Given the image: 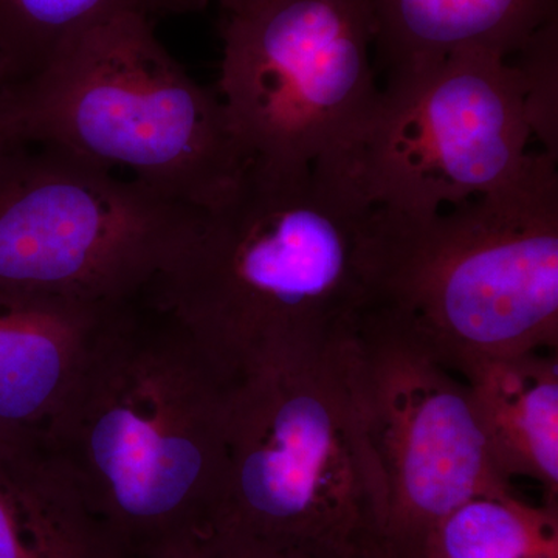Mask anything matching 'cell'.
<instances>
[{
    "instance_id": "1",
    "label": "cell",
    "mask_w": 558,
    "mask_h": 558,
    "mask_svg": "<svg viewBox=\"0 0 558 558\" xmlns=\"http://www.w3.org/2000/svg\"><path fill=\"white\" fill-rule=\"evenodd\" d=\"M234 379L145 293L106 312L49 444L120 558L211 545Z\"/></svg>"
},
{
    "instance_id": "2",
    "label": "cell",
    "mask_w": 558,
    "mask_h": 558,
    "mask_svg": "<svg viewBox=\"0 0 558 558\" xmlns=\"http://www.w3.org/2000/svg\"><path fill=\"white\" fill-rule=\"evenodd\" d=\"M363 215L312 167L253 159L145 295L234 377L329 347L369 304Z\"/></svg>"
},
{
    "instance_id": "3",
    "label": "cell",
    "mask_w": 558,
    "mask_h": 558,
    "mask_svg": "<svg viewBox=\"0 0 558 558\" xmlns=\"http://www.w3.org/2000/svg\"><path fill=\"white\" fill-rule=\"evenodd\" d=\"M531 153L508 185L409 215L365 209L366 311L457 371L472 360L558 347V171Z\"/></svg>"
},
{
    "instance_id": "4",
    "label": "cell",
    "mask_w": 558,
    "mask_h": 558,
    "mask_svg": "<svg viewBox=\"0 0 558 558\" xmlns=\"http://www.w3.org/2000/svg\"><path fill=\"white\" fill-rule=\"evenodd\" d=\"M347 337L234 379L215 545L269 558L379 557L387 492Z\"/></svg>"
},
{
    "instance_id": "5",
    "label": "cell",
    "mask_w": 558,
    "mask_h": 558,
    "mask_svg": "<svg viewBox=\"0 0 558 558\" xmlns=\"http://www.w3.org/2000/svg\"><path fill=\"white\" fill-rule=\"evenodd\" d=\"M130 14L84 33L32 78L7 86V146L49 145L199 209L236 189L255 157L207 89Z\"/></svg>"
},
{
    "instance_id": "6",
    "label": "cell",
    "mask_w": 558,
    "mask_h": 558,
    "mask_svg": "<svg viewBox=\"0 0 558 558\" xmlns=\"http://www.w3.org/2000/svg\"><path fill=\"white\" fill-rule=\"evenodd\" d=\"M531 138L513 61L458 51L379 87L312 171L357 211L427 215L508 185Z\"/></svg>"
},
{
    "instance_id": "7",
    "label": "cell",
    "mask_w": 558,
    "mask_h": 558,
    "mask_svg": "<svg viewBox=\"0 0 558 558\" xmlns=\"http://www.w3.org/2000/svg\"><path fill=\"white\" fill-rule=\"evenodd\" d=\"M204 211L69 150L11 146L0 154V292L126 303L182 252Z\"/></svg>"
},
{
    "instance_id": "8",
    "label": "cell",
    "mask_w": 558,
    "mask_h": 558,
    "mask_svg": "<svg viewBox=\"0 0 558 558\" xmlns=\"http://www.w3.org/2000/svg\"><path fill=\"white\" fill-rule=\"evenodd\" d=\"M349 379L387 492L377 558H422L462 502L512 492L488 454L461 374L379 312L344 340Z\"/></svg>"
},
{
    "instance_id": "9",
    "label": "cell",
    "mask_w": 558,
    "mask_h": 558,
    "mask_svg": "<svg viewBox=\"0 0 558 558\" xmlns=\"http://www.w3.org/2000/svg\"><path fill=\"white\" fill-rule=\"evenodd\" d=\"M222 40L218 94L255 159L312 167L379 89L368 0H248Z\"/></svg>"
},
{
    "instance_id": "10",
    "label": "cell",
    "mask_w": 558,
    "mask_h": 558,
    "mask_svg": "<svg viewBox=\"0 0 558 558\" xmlns=\"http://www.w3.org/2000/svg\"><path fill=\"white\" fill-rule=\"evenodd\" d=\"M110 307L0 292V433L49 442Z\"/></svg>"
},
{
    "instance_id": "11",
    "label": "cell",
    "mask_w": 558,
    "mask_h": 558,
    "mask_svg": "<svg viewBox=\"0 0 558 558\" xmlns=\"http://www.w3.org/2000/svg\"><path fill=\"white\" fill-rule=\"evenodd\" d=\"M385 83L418 75L458 51L512 58L558 0H368Z\"/></svg>"
},
{
    "instance_id": "12",
    "label": "cell",
    "mask_w": 558,
    "mask_h": 558,
    "mask_svg": "<svg viewBox=\"0 0 558 558\" xmlns=\"http://www.w3.org/2000/svg\"><path fill=\"white\" fill-rule=\"evenodd\" d=\"M488 454L502 478L535 481L558 495V362L554 351L472 360L458 369Z\"/></svg>"
},
{
    "instance_id": "13",
    "label": "cell",
    "mask_w": 558,
    "mask_h": 558,
    "mask_svg": "<svg viewBox=\"0 0 558 558\" xmlns=\"http://www.w3.org/2000/svg\"><path fill=\"white\" fill-rule=\"evenodd\" d=\"M0 558H120L47 440L0 433Z\"/></svg>"
},
{
    "instance_id": "14",
    "label": "cell",
    "mask_w": 558,
    "mask_h": 558,
    "mask_svg": "<svg viewBox=\"0 0 558 558\" xmlns=\"http://www.w3.org/2000/svg\"><path fill=\"white\" fill-rule=\"evenodd\" d=\"M208 0H0V61L10 83L32 78L84 33L138 14L153 22L201 13Z\"/></svg>"
},
{
    "instance_id": "15",
    "label": "cell",
    "mask_w": 558,
    "mask_h": 558,
    "mask_svg": "<svg viewBox=\"0 0 558 558\" xmlns=\"http://www.w3.org/2000/svg\"><path fill=\"white\" fill-rule=\"evenodd\" d=\"M422 558H558L557 508L513 492L469 499L440 521Z\"/></svg>"
},
{
    "instance_id": "16",
    "label": "cell",
    "mask_w": 558,
    "mask_h": 558,
    "mask_svg": "<svg viewBox=\"0 0 558 558\" xmlns=\"http://www.w3.org/2000/svg\"><path fill=\"white\" fill-rule=\"evenodd\" d=\"M524 106L532 135H537L545 153L558 159V16L546 22L517 51ZM513 54V57H515Z\"/></svg>"
},
{
    "instance_id": "17",
    "label": "cell",
    "mask_w": 558,
    "mask_h": 558,
    "mask_svg": "<svg viewBox=\"0 0 558 558\" xmlns=\"http://www.w3.org/2000/svg\"><path fill=\"white\" fill-rule=\"evenodd\" d=\"M172 558H269L255 556V554L240 553V550L223 548V546L211 545L204 546V548L193 550V553L185 554V556Z\"/></svg>"
},
{
    "instance_id": "18",
    "label": "cell",
    "mask_w": 558,
    "mask_h": 558,
    "mask_svg": "<svg viewBox=\"0 0 558 558\" xmlns=\"http://www.w3.org/2000/svg\"><path fill=\"white\" fill-rule=\"evenodd\" d=\"M9 84V73H7L5 65H3L2 61H0V113H2L3 94H5V89ZM5 149H9V146H7L5 140H3L2 126H0V154H2Z\"/></svg>"
},
{
    "instance_id": "19",
    "label": "cell",
    "mask_w": 558,
    "mask_h": 558,
    "mask_svg": "<svg viewBox=\"0 0 558 558\" xmlns=\"http://www.w3.org/2000/svg\"><path fill=\"white\" fill-rule=\"evenodd\" d=\"M220 7H222L223 14L233 13V11L240 10L244 7L248 0H219Z\"/></svg>"
}]
</instances>
